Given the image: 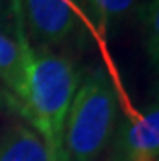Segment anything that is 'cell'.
I'll return each instance as SVG.
<instances>
[{"label":"cell","instance_id":"obj_9","mask_svg":"<svg viewBox=\"0 0 159 161\" xmlns=\"http://www.w3.org/2000/svg\"><path fill=\"white\" fill-rule=\"evenodd\" d=\"M153 101H159V77H157V81H156V86L153 90Z\"/></svg>","mask_w":159,"mask_h":161},{"label":"cell","instance_id":"obj_8","mask_svg":"<svg viewBox=\"0 0 159 161\" xmlns=\"http://www.w3.org/2000/svg\"><path fill=\"white\" fill-rule=\"evenodd\" d=\"M140 26L143 33V47L153 72L159 77V0H148L140 8Z\"/></svg>","mask_w":159,"mask_h":161},{"label":"cell","instance_id":"obj_3","mask_svg":"<svg viewBox=\"0 0 159 161\" xmlns=\"http://www.w3.org/2000/svg\"><path fill=\"white\" fill-rule=\"evenodd\" d=\"M33 46L57 49L72 42L86 20V0H12Z\"/></svg>","mask_w":159,"mask_h":161},{"label":"cell","instance_id":"obj_6","mask_svg":"<svg viewBox=\"0 0 159 161\" xmlns=\"http://www.w3.org/2000/svg\"><path fill=\"white\" fill-rule=\"evenodd\" d=\"M0 161H52V156L29 124H16L0 140Z\"/></svg>","mask_w":159,"mask_h":161},{"label":"cell","instance_id":"obj_1","mask_svg":"<svg viewBox=\"0 0 159 161\" xmlns=\"http://www.w3.org/2000/svg\"><path fill=\"white\" fill-rule=\"evenodd\" d=\"M81 77L72 57L26 42L23 93L15 104L44 138L52 161H62L63 127Z\"/></svg>","mask_w":159,"mask_h":161},{"label":"cell","instance_id":"obj_2","mask_svg":"<svg viewBox=\"0 0 159 161\" xmlns=\"http://www.w3.org/2000/svg\"><path fill=\"white\" fill-rule=\"evenodd\" d=\"M120 122V101L106 70L81 77L67 114L62 138V161H101Z\"/></svg>","mask_w":159,"mask_h":161},{"label":"cell","instance_id":"obj_7","mask_svg":"<svg viewBox=\"0 0 159 161\" xmlns=\"http://www.w3.org/2000/svg\"><path fill=\"white\" fill-rule=\"evenodd\" d=\"M138 0H86V16L96 31L104 36L115 23L125 18Z\"/></svg>","mask_w":159,"mask_h":161},{"label":"cell","instance_id":"obj_5","mask_svg":"<svg viewBox=\"0 0 159 161\" xmlns=\"http://www.w3.org/2000/svg\"><path fill=\"white\" fill-rule=\"evenodd\" d=\"M26 42L28 36L21 21L16 25V37L0 30V81L12 94L13 103L23 93Z\"/></svg>","mask_w":159,"mask_h":161},{"label":"cell","instance_id":"obj_10","mask_svg":"<svg viewBox=\"0 0 159 161\" xmlns=\"http://www.w3.org/2000/svg\"><path fill=\"white\" fill-rule=\"evenodd\" d=\"M154 161H159V159H154Z\"/></svg>","mask_w":159,"mask_h":161},{"label":"cell","instance_id":"obj_4","mask_svg":"<svg viewBox=\"0 0 159 161\" xmlns=\"http://www.w3.org/2000/svg\"><path fill=\"white\" fill-rule=\"evenodd\" d=\"M159 159V101L120 117L106 161Z\"/></svg>","mask_w":159,"mask_h":161}]
</instances>
